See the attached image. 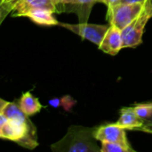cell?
Returning a JSON list of instances; mask_svg holds the SVG:
<instances>
[{"label": "cell", "instance_id": "cell-1", "mask_svg": "<svg viewBox=\"0 0 152 152\" xmlns=\"http://www.w3.org/2000/svg\"><path fill=\"white\" fill-rule=\"evenodd\" d=\"M95 129L96 127L71 126L60 141L51 145V150L54 152L101 151L94 136Z\"/></svg>", "mask_w": 152, "mask_h": 152}, {"label": "cell", "instance_id": "cell-2", "mask_svg": "<svg viewBox=\"0 0 152 152\" xmlns=\"http://www.w3.org/2000/svg\"><path fill=\"white\" fill-rule=\"evenodd\" d=\"M0 137L17 142L19 145L32 150L38 143L37 141L36 127L30 121L9 119L5 124L0 126Z\"/></svg>", "mask_w": 152, "mask_h": 152}, {"label": "cell", "instance_id": "cell-3", "mask_svg": "<svg viewBox=\"0 0 152 152\" xmlns=\"http://www.w3.org/2000/svg\"><path fill=\"white\" fill-rule=\"evenodd\" d=\"M143 8L142 3H119L108 9L107 19L110 25L122 30L141 14Z\"/></svg>", "mask_w": 152, "mask_h": 152}, {"label": "cell", "instance_id": "cell-4", "mask_svg": "<svg viewBox=\"0 0 152 152\" xmlns=\"http://www.w3.org/2000/svg\"><path fill=\"white\" fill-rule=\"evenodd\" d=\"M151 17L145 8L141 14L129 25L121 30L123 37V48H135L142 44V36L145 26Z\"/></svg>", "mask_w": 152, "mask_h": 152}, {"label": "cell", "instance_id": "cell-5", "mask_svg": "<svg viewBox=\"0 0 152 152\" xmlns=\"http://www.w3.org/2000/svg\"><path fill=\"white\" fill-rule=\"evenodd\" d=\"M58 26H61L64 28H67L73 33L78 35L84 39L89 40L90 42L97 45L98 46L101 45L106 32L109 29V26L107 25H100V24H92V23H78V24H69V23H62L59 22Z\"/></svg>", "mask_w": 152, "mask_h": 152}, {"label": "cell", "instance_id": "cell-6", "mask_svg": "<svg viewBox=\"0 0 152 152\" xmlns=\"http://www.w3.org/2000/svg\"><path fill=\"white\" fill-rule=\"evenodd\" d=\"M126 130L118 124H108L96 126L94 136L97 141L103 142H118L129 143L126 139Z\"/></svg>", "mask_w": 152, "mask_h": 152}, {"label": "cell", "instance_id": "cell-7", "mask_svg": "<svg viewBox=\"0 0 152 152\" xmlns=\"http://www.w3.org/2000/svg\"><path fill=\"white\" fill-rule=\"evenodd\" d=\"M122 48L123 37L121 30L118 28L110 25L101 45H99V49L104 52L105 53L110 55H117Z\"/></svg>", "mask_w": 152, "mask_h": 152}, {"label": "cell", "instance_id": "cell-8", "mask_svg": "<svg viewBox=\"0 0 152 152\" xmlns=\"http://www.w3.org/2000/svg\"><path fill=\"white\" fill-rule=\"evenodd\" d=\"M96 0H63L62 11L66 12H74L77 15L80 23L88 21L91 10Z\"/></svg>", "mask_w": 152, "mask_h": 152}, {"label": "cell", "instance_id": "cell-9", "mask_svg": "<svg viewBox=\"0 0 152 152\" xmlns=\"http://www.w3.org/2000/svg\"><path fill=\"white\" fill-rule=\"evenodd\" d=\"M37 9H48L53 12H58L53 0H19L13 8L12 16L25 17L29 12Z\"/></svg>", "mask_w": 152, "mask_h": 152}, {"label": "cell", "instance_id": "cell-10", "mask_svg": "<svg viewBox=\"0 0 152 152\" xmlns=\"http://www.w3.org/2000/svg\"><path fill=\"white\" fill-rule=\"evenodd\" d=\"M117 124L128 130H139L144 124L142 119L134 111V108H122L120 110V117Z\"/></svg>", "mask_w": 152, "mask_h": 152}, {"label": "cell", "instance_id": "cell-11", "mask_svg": "<svg viewBox=\"0 0 152 152\" xmlns=\"http://www.w3.org/2000/svg\"><path fill=\"white\" fill-rule=\"evenodd\" d=\"M18 104L21 109V110L28 117L38 113L43 108L38 98L35 97L30 92L22 94V95L18 101Z\"/></svg>", "mask_w": 152, "mask_h": 152}, {"label": "cell", "instance_id": "cell-12", "mask_svg": "<svg viewBox=\"0 0 152 152\" xmlns=\"http://www.w3.org/2000/svg\"><path fill=\"white\" fill-rule=\"evenodd\" d=\"M53 12L48 9H37L29 12L25 17L29 18L33 22L42 26H57L59 21L53 15Z\"/></svg>", "mask_w": 152, "mask_h": 152}, {"label": "cell", "instance_id": "cell-13", "mask_svg": "<svg viewBox=\"0 0 152 152\" xmlns=\"http://www.w3.org/2000/svg\"><path fill=\"white\" fill-rule=\"evenodd\" d=\"M0 113L6 116L9 119H18L21 121L29 119V118L21 110L18 102H10L3 99L0 100Z\"/></svg>", "mask_w": 152, "mask_h": 152}, {"label": "cell", "instance_id": "cell-14", "mask_svg": "<svg viewBox=\"0 0 152 152\" xmlns=\"http://www.w3.org/2000/svg\"><path fill=\"white\" fill-rule=\"evenodd\" d=\"M101 152H134L129 143L118 142H102Z\"/></svg>", "mask_w": 152, "mask_h": 152}, {"label": "cell", "instance_id": "cell-15", "mask_svg": "<svg viewBox=\"0 0 152 152\" xmlns=\"http://www.w3.org/2000/svg\"><path fill=\"white\" fill-rule=\"evenodd\" d=\"M136 114L144 121L152 116V102L149 103H137L134 107Z\"/></svg>", "mask_w": 152, "mask_h": 152}, {"label": "cell", "instance_id": "cell-16", "mask_svg": "<svg viewBox=\"0 0 152 152\" xmlns=\"http://www.w3.org/2000/svg\"><path fill=\"white\" fill-rule=\"evenodd\" d=\"M18 1L19 0H1V22L11 11H13V8Z\"/></svg>", "mask_w": 152, "mask_h": 152}, {"label": "cell", "instance_id": "cell-17", "mask_svg": "<svg viewBox=\"0 0 152 152\" xmlns=\"http://www.w3.org/2000/svg\"><path fill=\"white\" fill-rule=\"evenodd\" d=\"M61 100H62V107L66 110H69L72 108V106L76 103V101H74L70 96H65L61 98Z\"/></svg>", "mask_w": 152, "mask_h": 152}, {"label": "cell", "instance_id": "cell-18", "mask_svg": "<svg viewBox=\"0 0 152 152\" xmlns=\"http://www.w3.org/2000/svg\"><path fill=\"white\" fill-rule=\"evenodd\" d=\"M48 104L51 105L53 108H60L61 106H62V100L59 98H54L50 100L48 102Z\"/></svg>", "mask_w": 152, "mask_h": 152}, {"label": "cell", "instance_id": "cell-19", "mask_svg": "<svg viewBox=\"0 0 152 152\" xmlns=\"http://www.w3.org/2000/svg\"><path fill=\"white\" fill-rule=\"evenodd\" d=\"M144 8L147 10L150 16L152 18V0H147V2L144 4Z\"/></svg>", "mask_w": 152, "mask_h": 152}, {"label": "cell", "instance_id": "cell-20", "mask_svg": "<svg viewBox=\"0 0 152 152\" xmlns=\"http://www.w3.org/2000/svg\"><path fill=\"white\" fill-rule=\"evenodd\" d=\"M139 130L140 131H142V132H146V133L152 134V125H143Z\"/></svg>", "mask_w": 152, "mask_h": 152}, {"label": "cell", "instance_id": "cell-21", "mask_svg": "<svg viewBox=\"0 0 152 152\" xmlns=\"http://www.w3.org/2000/svg\"><path fill=\"white\" fill-rule=\"evenodd\" d=\"M119 3H120V0H107L106 5H107L108 9H110V8H111L112 6L116 5V4H119Z\"/></svg>", "mask_w": 152, "mask_h": 152}, {"label": "cell", "instance_id": "cell-22", "mask_svg": "<svg viewBox=\"0 0 152 152\" xmlns=\"http://www.w3.org/2000/svg\"><path fill=\"white\" fill-rule=\"evenodd\" d=\"M147 2V0H120V3H128V4H133V3H142L144 4Z\"/></svg>", "mask_w": 152, "mask_h": 152}, {"label": "cell", "instance_id": "cell-23", "mask_svg": "<svg viewBox=\"0 0 152 152\" xmlns=\"http://www.w3.org/2000/svg\"><path fill=\"white\" fill-rule=\"evenodd\" d=\"M143 125H152V116L149 119H147V120L144 121V124Z\"/></svg>", "mask_w": 152, "mask_h": 152}, {"label": "cell", "instance_id": "cell-24", "mask_svg": "<svg viewBox=\"0 0 152 152\" xmlns=\"http://www.w3.org/2000/svg\"><path fill=\"white\" fill-rule=\"evenodd\" d=\"M97 1V3H102V4H106V2H107V0H96Z\"/></svg>", "mask_w": 152, "mask_h": 152}]
</instances>
